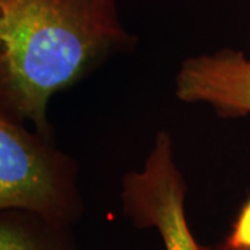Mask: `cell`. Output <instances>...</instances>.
<instances>
[{"instance_id": "cell-6", "label": "cell", "mask_w": 250, "mask_h": 250, "mask_svg": "<svg viewBox=\"0 0 250 250\" xmlns=\"http://www.w3.org/2000/svg\"><path fill=\"white\" fill-rule=\"evenodd\" d=\"M221 250H250V199L243 205Z\"/></svg>"}, {"instance_id": "cell-8", "label": "cell", "mask_w": 250, "mask_h": 250, "mask_svg": "<svg viewBox=\"0 0 250 250\" xmlns=\"http://www.w3.org/2000/svg\"><path fill=\"white\" fill-rule=\"evenodd\" d=\"M220 250H221V249H220Z\"/></svg>"}, {"instance_id": "cell-4", "label": "cell", "mask_w": 250, "mask_h": 250, "mask_svg": "<svg viewBox=\"0 0 250 250\" xmlns=\"http://www.w3.org/2000/svg\"><path fill=\"white\" fill-rule=\"evenodd\" d=\"M175 85L182 102L205 103L223 116L250 114V59L239 52L188 59Z\"/></svg>"}, {"instance_id": "cell-1", "label": "cell", "mask_w": 250, "mask_h": 250, "mask_svg": "<svg viewBox=\"0 0 250 250\" xmlns=\"http://www.w3.org/2000/svg\"><path fill=\"white\" fill-rule=\"evenodd\" d=\"M126 38L116 0H0V106L49 136L50 99Z\"/></svg>"}, {"instance_id": "cell-2", "label": "cell", "mask_w": 250, "mask_h": 250, "mask_svg": "<svg viewBox=\"0 0 250 250\" xmlns=\"http://www.w3.org/2000/svg\"><path fill=\"white\" fill-rule=\"evenodd\" d=\"M25 210L71 225L82 213L75 166L49 136L0 106V211Z\"/></svg>"}, {"instance_id": "cell-3", "label": "cell", "mask_w": 250, "mask_h": 250, "mask_svg": "<svg viewBox=\"0 0 250 250\" xmlns=\"http://www.w3.org/2000/svg\"><path fill=\"white\" fill-rule=\"evenodd\" d=\"M187 185L178 170L170 135H157L152 152L139 171L123 181L124 214L138 228H154L164 250H203L185 214Z\"/></svg>"}, {"instance_id": "cell-5", "label": "cell", "mask_w": 250, "mask_h": 250, "mask_svg": "<svg viewBox=\"0 0 250 250\" xmlns=\"http://www.w3.org/2000/svg\"><path fill=\"white\" fill-rule=\"evenodd\" d=\"M0 250H75L70 225L25 210L0 211Z\"/></svg>"}, {"instance_id": "cell-7", "label": "cell", "mask_w": 250, "mask_h": 250, "mask_svg": "<svg viewBox=\"0 0 250 250\" xmlns=\"http://www.w3.org/2000/svg\"><path fill=\"white\" fill-rule=\"evenodd\" d=\"M249 59H250V56H249Z\"/></svg>"}]
</instances>
